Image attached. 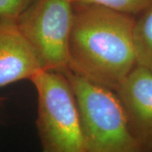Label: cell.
<instances>
[{
    "instance_id": "ba28073f",
    "label": "cell",
    "mask_w": 152,
    "mask_h": 152,
    "mask_svg": "<svg viewBox=\"0 0 152 152\" xmlns=\"http://www.w3.org/2000/svg\"><path fill=\"white\" fill-rule=\"evenodd\" d=\"M74 4L104 7L136 16L152 4V0H72Z\"/></svg>"
},
{
    "instance_id": "8992f818",
    "label": "cell",
    "mask_w": 152,
    "mask_h": 152,
    "mask_svg": "<svg viewBox=\"0 0 152 152\" xmlns=\"http://www.w3.org/2000/svg\"><path fill=\"white\" fill-rule=\"evenodd\" d=\"M41 70V62L17 19H0V87L31 80Z\"/></svg>"
},
{
    "instance_id": "7a4b0ae2",
    "label": "cell",
    "mask_w": 152,
    "mask_h": 152,
    "mask_svg": "<svg viewBox=\"0 0 152 152\" xmlns=\"http://www.w3.org/2000/svg\"><path fill=\"white\" fill-rule=\"evenodd\" d=\"M80 112L85 152H142L116 92L68 70Z\"/></svg>"
},
{
    "instance_id": "277c9868",
    "label": "cell",
    "mask_w": 152,
    "mask_h": 152,
    "mask_svg": "<svg viewBox=\"0 0 152 152\" xmlns=\"http://www.w3.org/2000/svg\"><path fill=\"white\" fill-rule=\"evenodd\" d=\"M74 19L72 0H33L17 19L43 70L68 71V46Z\"/></svg>"
},
{
    "instance_id": "30bf717a",
    "label": "cell",
    "mask_w": 152,
    "mask_h": 152,
    "mask_svg": "<svg viewBox=\"0 0 152 152\" xmlns=\"http://www.w3.org/2000/svg\"><path fill=\"white\" fill-rule=\"evenodd\" d=\"M1 100H2V98H0V101H1Z\"/></svg>"
},
{
    "instance_id": "8fae6325",
    "label": "cell",
    "mask_w": 152,
    "mask_h": 152,
    "mask_svg": "<svg viewBox=\"0 0 152 152\" xmlns=\"http://www.w3.org/2000/svg\"><path fill=\"white\" fill-rule=\"evenodd\" d=\"M151 152H152V151H151Z\"/></svg>"
},
{
    "instance_id": "6da1fadb",
    "label": "cell",
    "mask_w": 152,
    "mask_h": 152,
    "mask_svg": "<svg viewBox=\"0 0 152 152\" xmlns=\"http://www.w3.org/2000/svg\"><path fill=\"white\" fill-rule=\"evenodd\" d=\"M134 21L128 14L74 4L68 70L116 91L136 65Z\"/></svg>"
},
{
    "instance_id": "5b68a950",
    "label": "cell",
    "mask_w": 152,
    "mask_h": 152,
    "mask_svg": "<svg viewBox=\"0 0 152 152\" xmlns=\"http://www.w3.org/2000/svg\"><path fill=\"white\" fill-rule=\"evenodd\" d=\"M115 92L142 152L152 151V72L135 65Z\"/></svg>"
},
{
    "instance_id": "3957f363",
    "label": "cell",
    "mask_w": 152,
    "mask_h": 152,
    "mask_svg": "<svg viewBox=\"0 0 152 152\" xmlns=\"http://www.w3.org/2000/svg\"><path fill=\"white\" fill-rule=\"evenodd\" d=\"M30 80L37 92L42 152H85L80 112L65 75L41 70Z\"/></svg>"
},
{
    "instance_id": "52a82bcc",
    "label": "cell",
    "mask_w": 152,
    "mask_h": 152,
    "mask_svg": "<svg viewBox=\"0 0 152 152\" xmlns=\"http://www.w3.org/2000/svg\"><path fill=\"white\" fill-rule=\"evenodd\" d=\"M133 39L136 65L152 72V4L135 16Z\"/></svg>"
},
{
    "instance_id": "9c48e42d",
    "label": "cell",
    "mask_w": 152,
    "mask_h": 152,
    "mask_svg": "<svg viewBox=\"0 0 152 152\" xmlns=\"http://www.w3.org/2000/svg\"><path fill=\"white\" fill-rule=\"evenodd\" d=\"M33 0H0V19H18Z\"/></svg>"
}]
</instances>
